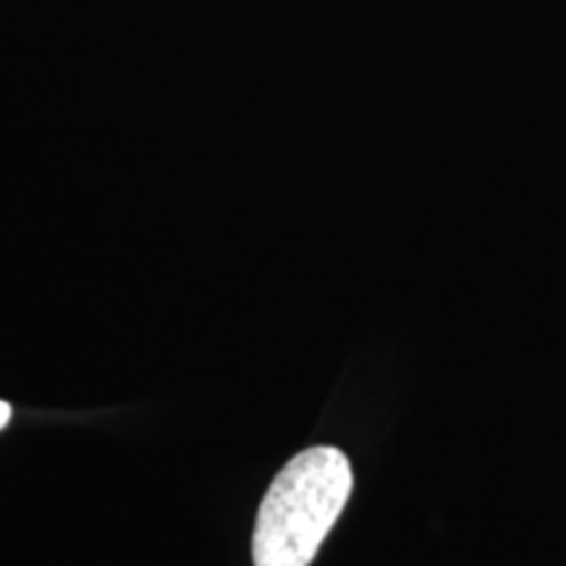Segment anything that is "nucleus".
Listing matches in <instances>:
<instances>
[{"label": "nucleus", "instance_id": "f03ea898", "mask_svg": "<svg viewBox=\"0 0 566 566\" xmlns=\"http://www.w3.org/2000/svg\"><path fill=\"white\" fill-rule=\"evenodd\" d=\"M9 420H11V405L9 401H0V430L9 424Z\"/></svg>", "mask_w": 566, "mask_h": 566}, {"label": "nucleus", "instance_id": "f257e3e1", "mask_svg": "<svg viewBox=\"0 0 566 566\" xmlns=\"http://www.w3.org/2000/svg\"><path fill=\"white\" fill-rule=\"evenodd\" d=\"M354 488L349 457L313 446L279 472L260 504L252 535L254 566H310L342 516Z\"/></svg>", "mask_w": 566, "mask_h": 566}]
</instances>
